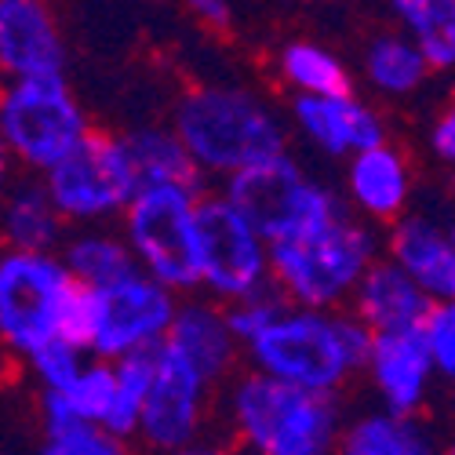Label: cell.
Masks as SVG:
<instances>
[{"mask_svg":"<svg viewBox=\"0 0 455 455\" xmlns=\"http://www.w3.org/2000/svg\"><path fill=\"white\" fill-rule=\"evenodd\" d=\"M375 331L354 310L291 307L244 347L248 368L277 375L302 390L339 397L357 371H364Z\"/></svg>","mask_w":455,"mask_h":455,"instance_id":"cell-1","label":"cell"},{"mask_svg":"<svg viewBox=\"0 0 455 455\" xmlns=\"http://www.w3.org/2000/svg\"><path fill=\"white\" fill-rule=\"evenodd\" d=\"M189 157L204 175L230 179L259 161L288 149L291 124L251 88L237 84H201L189 88L172 113Z\"/></svg>","mask_w":455,"mask_h":455,"instance_id":"cell-2","label":"cell"},{"mask_svg":"<svg viewBox=\"0 0 455 455\" xmlns=\"http://www.w3.org/2000/svg\"><path fill=\"white\" fill-rule=\"evenodd\" d=\"M226 419L251 455H339L347 430L331 394L302 390L255 368L226 390Z\"/></svg>","mask_w":455,"mask_h":455,"instance_id":"cell-3","label":"cell"},{"mask_svg":"<svg viewBox=\"0 0 455 455\" xmlns=\"http://www.w3.org/2000/svg\"><path fill=\"white\" fill-rule=\"evenodd\" d=\"M387 237L375 230V222L361 215L331 219L317 230L299 237H284L270 244L274 284L295 307L314 310H343L371 270L375 259H383Z\"/></svg>","mask_w":455,"mask_h":455,"instance_id":"cell-4","label":"cell"},{"mask_svg":"<svg viewBox=\"0 0 455 455\" xmlns=\"http://www.w3.org/2000/svg\"><path fill=\"white\" fill-rule=\"evenodd\" d=\"M92 135L88 109L73 95L66 73L8 77L0 95V142L29 175H48Z\"/></svg>","mask_w":455,"mask_h":455,"instance_id":"cell-5","label":"cell"},{"mask_svg":"<svg viewBox=\"0 0 455 455\" xmlns=\"http://www.w3.org/2000/svg\"><path fill=\"white\" fill-rule=\"evenodd\" d=\"M201 197L204 189L164 182L135 194L121 215V230L146 274H154L179 295L204 288L201 259Z\"/></svg>","mask_w":455,"mask_h":455,"instance_id":"cell-6","label":"cell"},{"mask_svg":"<svg viewBox=\"0 0 455 455\" xmlns=\"http://www.w3.org/2000/svg\"><path fill=\"white\" fill-rule=\"evenodd\" d=\"M222 194L259 226L270 244L350 215V201L328 182L314 179L288 149L222 179Z\"/></svg>","mask_w":455,"mask_h":455,"instance_id":"cell-7","label":"cell"},{"mask_svg":"<svg viewBox=\"0 0 455 455\" xmlns=\"http://www.w3.org/2000/svg\"><path fill=\"white\" fill-rule=\"evenodd\" d=\"M77 288L59 251L8 248L0 255V343L8 354L26 361L55 343L66 302Z\"/></svg>","mask_w":455,"mask_h":455,"instance_id":"cell-8","label":"cell"},{"mask_svg":"<svg viewBox=\"0 0 455 455\" xmlns=\"http://www.w3.org/2000/svg\"><path fill=\"white\" fill-rule=\"evenodd\" d=\"M44 182L69 226H102L121 219L139 194L124 139L109 132H92L44 175Z\"/></svg>","mask_w":455,"mask_h":455,"instance_id":"cell-9","label":"cell"},{"mask_svg":"<svg viewBox=\"0 0 455 455\" xmlns=\"http://www.w3.org/2000/svg\"><path fill=\"white\" fill-rule=\"evenodd\" d=\"M92 302H95L92 357L102 361H121L139 350L164 347L182 307L179 291L146 270H135L117 284L92 291Z\"/></svg>","mask_w":455,"mask_h":455,"instance_id":"cell-10","label":"cell"},{"mask_svg":"<svg viewBox=\"0 0 455 455\" xmlns=\"http://www.w3.org/2000/svg\"><path fill=\"white\" fill-rule=\"evenodd\" d=\"M201 259L204 291L219 302H234L274 284L270 241L222 189L201 197Z\"/></svg>","mask_w":455,"mask_h":455,"instance_id":"cell-11","label":"cell"},{"mask_svg":"<svg viewBox=\"0 0 455 455\" xmlns=\"http://www.w3.org/2000/svg\"><path fill=\"white\" fill-rule=\"evenodd\" d=\"M208 408H212V383L164 343L157 350V375L142 408L139 441L157 455H172L204 437Z\"/></svg>","mask_w":455,"mask_h":455,"instance_id":"cell-12","label":"cell"},{"mask_svg":"<svg viewBox=\"0 0 455 455\" xmlns=\"http://www.w3.org/2000/svg\"><path fill=\"white\" fill-rule=\"evenodd\" d=\"M288 124L299 139L328 161H350L361 149L387 142V124L379 109L350 95H291Z\"/></svg>","mask_w":455,"mask_h":455,"instance_id":"cell-13","label":"cell"},{"mask_svg":"<svg viewBox=\"0 0 455 455\" xmlns=\"http://www.w3.org/2000/svg\"><path fill=\"white\" fill-rule=\"evenodd\" d=\"M364 375L387 411L419 415L423 404L430 401V387L437 379L427 324L404 328V331H379Z\"/></svg>","mask_w":455,"mask_h":455,"instance_id":"cell-14","label":"cell"},{"mask_svg":"<svg viewBox=\"0 0 455 455\" xmlns=\"http://www.w3.org/2000/svg\"><path fill=\"white\" fill-rule=\"evenodd\" d=\"M0 69L4 77L66 69V41L48 0H0Z\"/></svg>","mask_w":455,"mask_h":455,"instance_id":"cell-15","label":"cell"},{"mask_svg":"<svg viewBox=\"0 0 455 455\" xmlns=\"http://www.w3.org/2000/svg\"><path fill=\"white\" fill-rule=\"evenodd\" d=\"M343 194L350 208L375 222V226H390L404 215L408 197H411V168L408 157L397 146L379 142L371 149H361L347 161V179H343Z\"/></svg>","mask_w":455,"mask_h":455,"instance_id":"cell-16","label":"cell"},{"mask_svg":"<svg viewBox=\"0 0 455 455\" xmlns=\"http://www.w3.org/2000/svg\"><path fill=\"white\" fill-rule=\"evenodd\" d=\"M437 302L423 291V284L415 281L401 262L390 255L375 259L371 270L361 277L350 310L379 335V331H404V328H419L427 324L430 310Z\"/></svg>","mask_w":455,"mask_h":455,"instance_id":"cell-17","label":"cell"},{"mask_svg":"<svg viewBox=\"0 0 455 455\" xmlns=\"http://www.w3.org/2000/svg\"><path fill=\"white\" fill-rule=\"evenodd\" d=\"M168 347L182 354L194 364L212 387H219L226 375L237 368V357L244 343L234 335L230 321H226V307L212 299H186L179 307V317L168 331Z\"/></svg>","mask_w":455,"mask_h":455,"instance_id":"cell-18","label":"cell"},{"mask_svg":"<svg viewBox=\"0 0 455 455\" xmlns=\"http://www.w3.org/2000/svg\"><path fill=\"white\" fill-rule=\"evenodd\" d=\"M387 255L423 284L434 302H455V244L427 215H401L387 230Z\"/></svg>","mask_w":455,"mask_h":455,"instance_id":"cell-19","label":"cell"},{"mask_svg":"<svg viewBox=\"0 0 455 455\" xmlns=\"http://www.w3.org/2000/svg\"><path fill=\"white\" fill-rule=\"evenodd\" d=\"M8 248L22 251H59L69 237V222L59 212L44 175H26L8 186L4 215H0Z\"/></svg>","mask_w":455,"mask_h":455,"instance_id":"cell-20","label":"cell"},{"mask_svg":"<svg viewBox=\"0 0 455 455\" xmlns=\"http://www.w3.org/2000/svg\"><path fill=\"white\" fill-rule=\"evenodd\" d=\"M59 255L66 259V267H69L73 277H77V284H84L92 291L109 288V284L132 277L135 270H142L124 230H113L109 222L73 226L66 244L59 248Z\"/></svg>","mask_w":455,"mask_h":455,"instance_id":"cell-21","label":"cell"},{"mask_svg":"<svg viewBox=\"0 0 455 455\" xmlns=\"http://www.w3.org/2000/svg\"><path fill=\"white\" fill-rule=\"evenodd\" d=\"M124 149L132 157L139 189L146 186H164V182H182V186H197L204 189V172L197 168V161L189 157V149L182 142V135L175 132V124H139L128 128L124 135Z\"/></svg>","mask_w":455,"mask_h":455,"instance_id":"cell-22","label":"cell"},{"mask_svg":"<svg viewBox=\"0 0 455 455\" xmlns=\"http://www.w3.org/2000/svg\"><path fill=\"white\" fill-rule=\"evenodd\" d=\"M339 455H444V448L415 415L379 408L347 423Z\"/></svg>","mask_w":455,"mask_h":455,"instance_id":"cell-23","label":"cell"},{"mask_svg":"<svg viewBox=\"0 0 455 455\" xmlns=\"http://www.w3.org/2000/svg\"><path fill=\"white\" fill-rule=\"evenodd\" d=\"M364 81L387 99H404L411 92H419L427 77L434 73L430 59L423 48L411 41L404 29H387L375 33L364 48Z\"/></svg>","mask_w":455,"mask_h":455,"instance_id":"cell-24","label":"cell"},{"mask_svg":"<svg viewBox=\"0 0 455 455\" xmlns=\"http://www.w3.org/2000/svg\"><path fill=\"white\" fill-rule=\"evenodd\" d=\"M277 73L291 95H350L354 73L335 52L314 41H291L277 52Z\"/></svg>","mask_w":455,"mask_h":455,"instance_id":"cell-25","label":"cell"},{"mask_svg":"<svg viewBox=\"0 0 455 455\" xmlns=\"http://www.w3.org/2000/svg\"><path fill=\"white\" fill-rule=\"evenodd\" d=\"M390 12L423 48L434 73L455 69V0H390Z\"/></svg>","mask_w":455,"mask_h":455,"instance_id":"cell-26","label":"cell"},{"mask_svg":"<svg viewBox=\"0 0 455 455\" xmlns=\"http://www.w3.org/2000/svg\"><path fill=\"white\" fill-rule=\"evenodd\" d=\"M157 350H139V354L113 361L117 364V401H113V411L106 415L102 427L113 430L117 437H139L142 408H146L149 387H154V375H157Z\"/></svg>","mask_w":455,"mask_h":455,"instance_id":"cell-27","label":"cell"},{"mask_svg":"<svg viewBox=\"0 0 455 455\" xmlns=\"http://www.w3.org/2000/svg\"><path fill=\"white\" fill-rule=\"evenodd\" d=\"M59 394L77 411V419L106 423V415L113 411V401H117V364L102 357H88V364L69 383V390H59Z\"/></svg>","mask_w":455,"mask_h":455,"instance_id":"cell-28","label":"cell"},{"mask_svg":"<svg viewBox=\"0 0 455 455\" xmlns=\"http://www.w3.org/2000/svg\"><path fill=\"white\" fill-rule=\"evenodd\" d=\"M36 455H135L128 448V437H117L102 423L73 419L62 427H44Z\"/></svg>","mask_w":455,"mask_h":455,"instance_id":"cell-29","label":"cell"},{"mask_svg":"<svg viewBox=\"0 0 455 455\" xmlns=\"http://www.w3.org/2000/svg\"><path fill=\"white\" fill-rule=\"evenodd\" d=\"M288 307H291L288 295L277 284H267V288H259L251 295H241L234 302H226V321H230L234 335L248 347L251 339H259Z\"/></svg>","mask_w":455,"mask_h":455,"instance_id":"cell-30","label":"cell"},{"mask_svg":"<svg viewBox=\"0 0 455 455\" xmlns=\"http://www.w3.org/2000/svg\"><path fill=\"white\" fill-rule=\"evenodd\" d=\"M88 357L92 354H84L81 347L66 343V339H55V343H48L44 350L26 357V368H29V375L36 379L41 390H69V383L81 375Z\"/></svg>","mask_w":455,"mask_h":455,"instance_id":"cell-31","label":"cell"},{"mask_svg":"<svg viewBox=\"0 0 455 455\" xmlns=\"http://www.w3.org/2000/svg\"><path fill=\"white\" fill-rule=\"evenodd\" d=\"M427 335L437 364V379L455 387V302H437L427 317Z\"/></svg>","mask_w":455,"mask_h":455,"instance_id":"cell-32","label":"cell"},{"mask_svg":"<svg viewBox=\"0 0 455 455\" xmlns=\"http://www.w3.org/2000/svg\"><path fill=\"white\" fill-rule=\"evenodd\" d=\"M427 142H430V154L441 164H451L455 168V99H448L441 106V113H437L434 124H430Z\"/></svg>","mask_w":455,"mask_h":455,"instance_id":"cell-33","label":"cell"},{"mask_svg":"<svg viewBox=\"0 0 455 455\" xmlns=\"http://www.w3.org/2000/svg\"><path fill=\"white\" fill-rule=\"evenodd\" d=\"M186 4V12L194 15V19H201L204 26H212V29H226L234 22V8H230V0H182Z\"/></svg>","mask_w":455,"mask_h":455,"instance_id":"cell-34","label":"cell"},{"mask_svg":"<svg viewBox=\"0 0 455 455\" xmlns=\"http://www.w3.org/2000/svg\"><path fill=\"white\" fill-rule=\"evenodd\" d=\"M172 455H237L234 448H226L222 441H194V444H186V448H179V451H172Z\"/></svg>","mask_w":455,"mask_h":455,"instance_id":"cell-35","label":"cell"},{"mask_svg":"<svg viewBox=\"0 0 455 455\" xmlns=\"http://www.w3.org/2000/svg\"><path fill=\"white\" fill-rule=\"evenodd\" d=\"M444 455H455V437H451V441L444 444Z\"/></svg>","mask_w":455,"mask_h":455,"instance_id":"cell-36","label":"cell"},{"mask_svg":"<svg viewBox=\"0 0 455 455\" xmlns=\"http://www.w3.org/2000/svg\"><path fill=\"white\" fill-rule=\"evenodd\" d=\"M448 237H451V244H455V222H451V226H448Z\"/></svg>","mask_w":455,"mask_h":455,"instance_id":"cell-37","label":"cell"}]
</instances>
